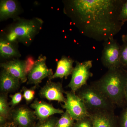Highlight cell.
Instances as JSON below:
<instances>
[{"label": "cell", "mask_w": 127, "mask_h": 127, "mask_svg": "<svg viewBox=\"0 0 127 127\" xmlns=\"http://www.w3.org/2000/svg\"><path fill=\"white\" fill-rule=\"evenodd\" d=\"M74 120L69 114L66 111L58 120L56 127H74Z\"/></svg>", "instance_id": "cell-19"}, {"label": "cell", "mask_w": 127, "mask_h": 127, "mask_svg": "<svg viewBox=\"0 0 127 127\" xmlns=\"http://www.w3.org/2000/svg\"><path fill=\"white\" fill-rule=\"evenodd\" d=\"M10 97L11 98V101L9 103L12 109L21 102L23 97V95L21 92H18L14 95H10Z\"/></svg>", "instance_id": "cell-24"}, {"label": "cell", "mask_w": 127, "mask_h": 127, "mask_svg": "<svg viewBox=\"0 0 127 127\" xmlns=\"http://www.w3.org/2000/svg\"><path fill=\"white\" fill-rule=\"evenodd\" d=\"M35 88L28 89L25 87L23 88V97L27 103L31 102L34 99L35 94Z\"/></svg>", "instance_id": "cell-22"}, {"label": "cell", "mask_w": 127, "mask_h": 127, "mask_svg": "<svg viewBox=\"0 0 127 127\" xmlns=\"http://www.w3.org/2000/svg\"><path fill=\"white\" fill-rule=\"evenodd\" d=\"M58 119L54 117H51L43 121L40 122L37 125L32 127H56Z\"/></svg>", "instance_id": "cell-21"}, {"label": "cell", "mask_w": 127, "mask_h": 127, "mask_svg": "<svg viewBox=\"0 0 127 127\" xmlns=\"http://www.w3.org/2000/svg\"><path fill=\"white\" fill-rule=\"evenodd\" d=\"M75 62L69 57L62 56L61 59L57 62L56 70L50 80L56 78H67L68 76L71 75Z\"/></svg>", "instance_id": "cell-14"}, {"label": "cell", "mask_w": 127, "mask_h": 127, "mask_svg": "<svg viewBox=\"0 0 127 127\" xmlns=\"http://www.w3.org/2000/svg\"><path fill=\"white\" fill-rule=\"evenodd\" d=\"M74 127H93L92 123L89 116L77 121Z\"/></svg>", "instance_id": "cell-23"}, {"label": "cell", "mask_w": 127, "mask_h": 127, "mask_svg": "<svg viewBox=\"0 0 127 127\" xmlns=\"http://www.w3.org/2000/svg\"><path fill=\"white\" fill-rule=\"evenodd\" d=\"M7 119L4 118L2 116H0V127L4 125L7 122Z\"/></svg>", "instance_id": "cell-30"}, {"label": "cell", "mask_w": 127, "mask_h": 127, "mask_svg": "<svg viewBox=\"0 0 127 127\" xmlns=\"http://www.w3.org/2000/svg\"><path fill=\"white\" fill-rule=\"evenodd\" d=\"M25 65V71L27 76H28L30 72L32 70L35 65V61L34 60L32 57H28L26 60Z\"/></svg>", "instance_id": "cell-25"}, {"label": "cell", "mask_w": 127, "mask_h": 127, "mask_svg": "<svg viewBox=\"0 0 127 127\" xmlns=\"http://www.w3.org/2000/svg\"><path fill=\"white\" fill-rule=\"evenodd\" d=\"M18 6L14 0H2L0 2V21L11 18L18 13Z\"/></svg>", "instance_id": "cell-16"}, {"label": "cell", "mask_w": 127, "mask_h": 127, "mask_svg": "<svg viewBox=\"0 0 127 127\" xmlns=\"http://www.w3.org/2000/svg\"><path fill=\"white\" fill-rule=\"evenodd\" d=\"M65 93L61 83L55 82L48 80L45 85L41 89L39 94L42 97L49 101L64 103L66 99L64 95Z\"/></svg>", "instance_id": "cell-9"}, {"label": "cell", "mask_w": 127, "mask_h": 127, "mask_svg": "<svg viewBox=\"0 0 127 127\" xmlns=\"http://www.w3.org/2000/svg\"><path fill=\"white\" fill-rule=\"evenodd\" d=\"M26 62L18 59H13L0 64L2 70L20 80L21 82L25 83L28 80L25 73Z\"/></svg>", "instance_id": "cell-13"}, {"label": "cell", "mask_w": 127, "mask_h": 127, "mask_svg": "<svg viewBox=\"0 0 127 127\" xmlns=\"http://www.w3.org/2000/svg\"><path fill=\"white\" fill-rule=\"evenodd\" d=\"M43 23V20L38 18L20 20L10 28L5 39L12 43L29 45L41 30Z\"/></svg>", "instance_id": "cell-3"}, {"label": "cell", "mask_w": 127, "mask_h": 127, "mask_svg": "<svg viewBox=\"0 0 127 127\" xmlns=\"http://www.w3.org/2000/svg\"><path fill=\"white\" fill-rule=\"evenodd\" d=\"M101 60L102 65L108 69L121 67V46L117 40L112 37L103 42Z\"/></svg>", "instance_id": "cell-6"}, {"label": "cell", "mask_w": 127, "mask_h": 127, "mask_svg": "<svg viewBox=\"0 0 127 127\" xmlns=\"http://www.w3.org/2000/svg\"><path fill=\"white\" fill-rule=\"evenodd\" d=\"M127 74L122 67L108 69L100 79L91 83L115 106H121L125 102L124 87Z\"/></svg>", "instance_id": "cell-2"}, {"label": "cell", "mask_w": 127, "mask_h": 127, "mask_svg": "<svg viewBox=\"0 0 127 127\" xmlns=\"http://www.w3.org/2000/svg\"><path fill=\"white\" fill-rule=\"evenodd\" d=\"M123 42H127V33L126 35H123L122 36Z\"/></svg>", "instance_id": "cell-31"}, {"label": "cell", "mask_w": 127, "mask_h": 127, "mask_svg": "<svg viewBox=\"0 0 127 127\" xmlns=\"http://www.w3.org/2000/svg\"><path fill=\"white\" fill-rule=\"evenodd\" d=\"M93 127H116L114 111L102 110L89 112Z\"/></svg>", "instance_id": "cell-11"}, {"label": "cell", "mask_w": 127, "mask_h": 127, "mask_svg": "<svg viewBox=\"0 0 127 127\" xmlns=\"http://www.w3.org/2000/svg\"><path fill=\"white\" fill-rule=\"evenodd\" d=\"M120 116V127H127V105L123 110Z\"/></svg>", "instance_id": "cell-27"}, {"label": "cell", "mask_w": 127, "mask_h": 127, "mask_svg": "<svg viewBox=\"0 0 127 127\" xmlns=\"http://www.w3.org/2000/svg\"><path fill=\"white\" fill-rule=\"evenodd\" d=\"M7 94L1 93L0 95V116L7 120L11 118L12 109L7 101Z\"/></svg>", "instance_id": "cell-18"}, {"label": "cell", "mask_w": 127, "mask_h": 127, "mask_svg": "<svg viewBox=\"0 0 127 127\" xmlns=\"http://www.w3.org/2000/svg\"><path fill=\"white\" fill-rule=\"evenodd\" d=\"M0 55L1 57L5 59L19 57L21 56L12 43L1 38L0 40Z\"/></svg>", "instance_id": "cell-17"}, {"label": "cell", "mask_w": 127, "mask_h": 127, "mask_svg": "<svg viewBox=\"0 0 127 127\" xmlns=\"http://www.w3.org/2000/svg\"><path fill=\"white\" fill-rule=\"evenodd\" d=\"M124 0L68 1L66 12L83 35L97 41L114 37L124 23L119 15Z\"/></svg>", "instance_id": "cell-1"}, {"label": "cell", "mask_w": 127, "mask_h": 127, "mask_svg": "<svg viewBox=\"0 0 127 127\" xmlns=\"http://www.w3.org/2000/svg\"><path fill=\"white\" fill-rule=\"evenodd\" d=\"M31 107L34 109L36 117L40 122L45 121L54 114L64 113L62 109L55 108L51 104L43 101L35 100L31 104Z\"/></svg>", "instance_id": "cell-12"}, {"label": "cell", "mask_w": 127, "mask_h": 127, "mask_svg": "<svg viewBox=\"0 0 127 127\" xmlns=\"http://www.w3.org/2000/svg\"><path fill=\"white\" fill-rule=\"evenodd\" d=\"M75 62L76 66L73 70L71 78L68 87L71 89V91L76 93L79 89L87 84L88 81L93 76V74L91 71L93 67V61Z\"/></svg>", "instance_id": "cell-5"}, {"label": "cell", "mask_w": 127, "mask_h": 127, "mask_svg": "<svg viewBox=\"0 0 127 127\" xmlns=\"http://www.w3.org/2000/svg\"><path fill=\"white\" fill-rule=\"evenodd\" d=\"M126 70L127 71V77L124 87V98L125 102L127 103V70Z\"/></svg>", "instance_id": "cell-29"}, {"label": "cell", "mask_w": 127, "mask_h": 127, "mask_svg": "<svg viewBox=\"0 0 127 127\" xmlns=\"http://www.w3.org/2000/svg\"><path fill=\"white\" fill-rule=\"evenodd\" d=\"M119 20L124 23L127 21V0L123 4L119 14Z\"/></svg>", "instance_id": "cell-26"}, {"label": "cell", "mask_w": 127, "mask_h": 127, "mask_svg": "<svg viewBox=\"0 0 127 127\" xmlns=\"http://www.w3.org/2000/svg\"><path fill=\"white\" fill-rule=\"evenodd\" d=\"M120 63L121 67L127 70V42H123L121 46Z\"/></svg>", "instance_id": "cell-20"}, {"label": "cell", "mask_w": 127, "mask_h": 127, "mask_svg": "<svg viewBox=\"0 0 127 127\" xmlns=\"http://www.w3.org/2000/svg\"><path fill=\"white\" fill-rule=\"evenodd\" d=\"M46 57L45 56L40 55L36 61L35 65L27 76L28 83L38 86L46 77L49 80L53 75V71L48 68L46 64Z\"/></svg>", "instance_id": "cell-8"}, {"label": "cell", "mask_w": 127, "mask_h": 127, "mask_svg": "<svg viewBox=\"0 0 127 127\" xmlns=\"http://www.w3.org/2000/svg\"><path fill=\"white\" fill-rule=\"evenodd\" d=\"M20 81L6 71L2 70L0 77V90L2 93L7 94L16 90L19 87Z\"/></svg>", "instance_id": "cell-15"}, {"label": "cell", "mask_w": 127, "mask_h": 127, "mask_svg": "<svg viewBox=\"0 0 127 127\" xmlns=\"http://www.w3.org/2000/svg\"><path fill=\"white\" fill-rule=\"evenodd\" d=\"M0 127H18L13 122H7L4 125H2Z\"/></svg>", "instance_id": "cell-28"}, {"label": "cell", "mask_w": 127, "mask_h": 127, "mask_svg": "<svg viewBox=\"0 0 127 127\" xmlns=\"http://www.w3.org/2000/svg\"><path fill=\"white\" fill-rule=\"evenodd\" d=\"M36 118L34 111L23 106L12 109L10 118L18 127H32Z\"/></svg>", "instance_id": "cell-10"}, {"label": "cell", "mask_w": 127, "mask_h": 127, "mask_svg": "<svg viewBox=\"0 0 127 127\" xmlns=\"http://www.w3.org/2000/svg\"><path fill=\"white\" fill-rule=\"evenodd\" d=\"M65 102L62 107L74 120L78 121L89 116L86 105L77 94L71 91L65 92Z\"/></svg>", "instance_id": "cell-7"}, {"label": "cell", "mask_w": 127, "mask_h": 127, "mask_svg": "<svg viewBox=\"0 0 127 127\" xmlns=\"http://www.w3.org/2000/svg\"><path fill=\"white\" fill-rule=\"evenodd\" d=\"M77 95L86 105L89 112L99 110L114 111L116 106L92 84H87L77 91Z\"/></svg>", "instance_id": "cell-4"}]
</instances>
